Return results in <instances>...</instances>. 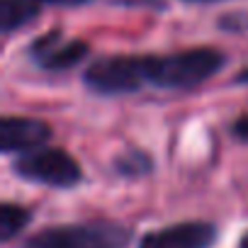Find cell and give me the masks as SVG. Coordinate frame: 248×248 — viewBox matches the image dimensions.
<instances>
[{"label":"cell","mask_w":248,"mask_h":248,"mask_svg":"<svg viewBox=\"0 0 248 248\" xmlns=\"http://www.w3.org/2000/svg\"><path fill=\"white\" fill-rule=\"evenodd\" d=\"M146 83L163 90H192L226 66V54L214 46H192L175 54H144Z\"/></svg>","instance_id":"cell-1"},{"label":"cell","mask_w":248,"mask_h":248,"mask_svg":"<svg viewBox=\"0 0 248 248\" xmlns=\"http://www.w3.org/2000/svg\"><path fill=\"white\" fill-rule=\"evenodd\" d=\"M132 231L112 219H90L46 226L30 236L22 248H127Z\"/></svg>","instance_id":"cell-2"},{"label":"cell","mask_w":248,"mask_h":248,"mask_svg":"<svg viewBox=\"0 0 248 248\" xmlns=\"http://www.w3.org/2000/svg\"><path fill=\"white\" fill-rule=\"evenodd\" d=\"M83 83L90 93L95 95H129L141 90L146 83V66H144V56L137 54H112V56H102L97 61H93L85 73H83Z\"/></svg>","instance_id":"cell-3"},{"label":"cell","mask_w":248,"mask_h":248,"mask_svg":"<svg viewBox=\"0 0 248 248\" xmlns=\"http://www.w3.org/2000/svg\"><path fill=\"white\" fill-rule=\"evenodd\" d=\"M17 178L54 187V190H71L83 180L80 163L66 149H39L34 154L20 156L13 163Z\"/></svg>","instance_id":"cell-4"},{"label":"cell","mask_w":248,"mask_h":248,"mask_svg":"<svg viewBox=\"0 0 248 248\" xmlns=\"http://www.w3.org/2000/svg\"><path fill=\"white\" fill-rule=\"evenodd\" d=\"M88 54L90 44L85 39H66V34L59 27L44 32L27 46V56L32 59V63L51 73L76 68Z\"/></svg>","instance_id":"cell-5"},{"label":"cell","mask_w":248,"mask_h":248,"mask_svg":"<svg viewBox=\"0 0 248 248\" xmlns=\"http://www.w3.org/2000/svg\"><path fill=\"white\" fill-rule=\"evenodd\" d=\"M217 236L219 231L212 221L190 219L144 233L137 248H212L217 243Z\"/></svg>","instance_id":"cell-6"},{"label":"cell","mask_w":248,"mask_h":248,"mask_svg":"<svg viewBox=\"0 0 248 248\" xmlns=\"http://www.w3.org/2000/svg\"><path fill=\"white\" fill-rule=\"evenodd\" d=\"M51 127L44 119L37 117H15L5 114L0 119V151L13 156V154H34L44 149V144L51 139Z\"/></svg>","instance_id":"cell-7"},{"label":"cell","mask_w":248,"mask_h":248,"mask_svg":"<svg viewBox=\"0 0 248 248\" xmlns=\"http://www.w3.org/2000/svg\"><path fill=\"white\" fill-rule=\"evenodd\" d=\"M42 0H0V32L10 37L39 20Z\"/></svg>","instance_id":"cell-8"},{"label":"cell","mask_w":248,"mask_h":248,"mask_svg":"<svg viewBox=\"0 0 248 248\" xmlns=\"http://www.w3.org/2000/svg\"><path fill=\"white\" fill-rule=\"evenodd\" d=\"M154 158L141 151V149H132V151H124L112 161V170L119 178H127V180H137V178H146L154 170Z\"/></svg>","instance_id":"cell-9"},{"label":"cell","mask_w":248,"mask_h":248,"mask_svg":"<svg viewBox=\"0 0 248 248\" xmlns=\"http://www.w3.org/2000/svg\"><path fill=\"white\" fill-rule=\"evenodd\" d=\"M30 224H32V212L27 207L15 202L0 204V238H3V243L20 236V231H25Z\"/></svg>","instance_id":"cell-10"},{"label":"cell","mask_w":248,"mask_h":248,"mask_svg":"<svg viewBox=\"0 0 248 248\" xmlns=\"http://www.w3.org/2000/svg\"><path fill=\"white\" fill-rule=\"evenodd\" d=\"M217 27L221 32H233V34H243L248 32V13L246 10H233V13H224L217 20Z\"/></svg>","instance_id":"cell-11"},{"label":"cell","mask_w":248,"mask_h":248,"mask_svg":"<svg viewBox=\"0 0 248 248\" xmlns=\"http://www.w3.org/2000/svg\"><path fill=\"white\" fill-rule=\"evenodd\" d=\"M114 5L122 8H146V10H166L168 3L166 0H112Z\"/></svg>","instance_id":"cell-12"},{"label":"cell","mask_w":248,"mask_h":248,"mask_svg":"<svg viewBox=\"0 0 248 248\" xmlns=\"http://www.w3.org/2000/svg\"><path fill=\"white\" fill-rule=\"evenodd\" d=\"M231 137H233L236 141H241V144H248V112L241 114L238 119H233V124H231Z\"/></svg>","instance_id":"cell-13"},{"label":"cell","mask_w":248,"mask_h":248,"mask_svg":"<svg viewBox=\"0 0 248 248\" xmlns=\"http://www.w3.org/2000/svg\"><path fill=\"white\" fill-rule=\"evenodd\" d=\"M46 5H59V8H78V5H88L93 0H42Z\"/></svg>","instance_id":"cell-14"},{"label":"cell","mask_w":248,"mask_h":248,"mask_svg":"<svg viewBox=\"0 0 248 248\" xmlns=\"http://www.w3.org/2000/svg\"><path fill=\"white\" fill-rule=\"evenodd\" d=\"M233 83H236V85H248V66H246V68H241V71L236 73Z\"/></svg>","instance_id":"cell-15"},{"label":"cell","mask_w":248,"mask_h":248,"mask_svg":"<svg viewBox=\"0 0 248 248\" xmlns=\"http://www.w3.org/2000/svg\"><path fill=\"white\" fill-rule=\"evenodd\" d=\"M238 248H248V229L241 233V238H238Z\"/></svg>","instance_id":"cell-16"},{"label":"cell","mask_w":248,"mask_h":248,"mask_svg":"<svg viewBox=\"0 0 248 248\" xmlns=\"http://www.w3.org/2000/svg\"><path fill=\"white\" fill-rule=\"evenodd\" d=\"M183 3H197V5H204V3H221V0H183Z\"/></svg>","instance_id":"cell-17"}]
</instances>
